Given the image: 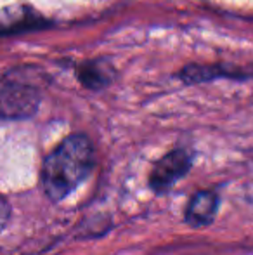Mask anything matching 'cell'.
Listing matches in <instances>:
<instances>
[{
  "label": "cell",
  "instance_id": "6da1fadb",
  "mask_svg": "<svg viewBox=\"0 0 253 255\" xmlns=\"http://www.w3.org/2000/svg\"><path fill=\"white\" fill-rule=\"evenodd\" d=\"M95 165L92 141L85 134L68 135L45 156L42 186L49 200L59 203L90 175Z\"/></svg>",
  "mask_w": 253,
  "mask_h": 255
},
{
  "label": "cell",
  "instance_id": "7a4b0ae2",
  "mask_svg": "<svg viewBox=\"0 0 253 255\" xmlns=\"http://www.w3.org/2000/svg\"><path fill=\"white\" fill-rule=\"evenodd\" d=\"M192 153L186 148H177L162 156L149 174V188L156 195L170 191L182 177L189 174L192 167Z\"/></svg>",
  "mask_w": 253,
  "mask_h": 255
},
{
  "label": "cell",
  "instance_id": "3957f363",
  "mask_svg": "<svg viewBox=\"0 0 253 255\" xmlns=\"http://www.w3.org/2000/svg\"><path fill=\"white\" fill-rule=\"evenodd\" d=\"M40 92L28 84H7L0 89V120H26L38 111Z\"/></svg>",
  "mask_w": 253,
  "mask_h": 255
},
{
  "label": "cell",
  "instance_id": "277c9868",
  "mask_svg": "<svg viewBox=\"0 0 253 255\" xmlns=\"http://www.w3.org/2000/svg\"><path fill=\"white\" fill-rule=\"evenodd\" d=\"M47 24V21L26 5H10L0 9V33H19V31L35 30Z\"/></svg>",
  "mask_w": 253,
  "mask_h": 255
},
{
  "label": "cell",
  "instance_id": "5b68a950",
  "mask_svg": "<svg viewBox=\"0 0 253 255\" xmlns=\"http://www.w3.org/2000/svg\"><path fill=\"white\" fill-rule=\"evenodd\" d=\"M219 210V195L212 189L194 193L186 208V224L191 228H205L212 224Z\"/></svg>",
  "mask_w": 253,
  "mask_h": 255
},
{
  "label": "cell",
  "instance_id": "8992f818",
  "mask_svg": "<svg viewBox=\"0 0 253 255\" xmlns=\"http://www.w3.org/2000/svg\"><path fill=\"white\" fill-rule=\"evenodd\" d=\"M77 77L80 84L92 91H99L102 87H108L115 78V68L106 59H92L85 61L78 66Z\"/></svg>",
  "mask_w": 253,
  "mask_h": 255
},
{
  "label": "cell",
  "instance_id": "52a82bcc",
  "mask_svg": "<svg viewBox=\"0 0 253 255\" xmlns=\"http://www.w3.org/2000/svg\"><path fill=\"white\" fill-rule=\"evenodd\" d=\"M179 78L186 84H201L215 78H247L241 75V70H231L229 66H210V64H191L179 73Z\"/></svg>",
  "mask_w": 253,
  "mask_h": 255
},
{
  "label": "cell",
  "instance_id": "ba28073f",
  "mask_svg": "<svg viewBox=\"0 0 253 255\" xmlns=\"http://www.w3.org/2000/svg\"><path fill=\"white\" fill-rule=\"evenodd\" d=\"M9 221H10V205L2 195H0V233L5 229Z\"/></svg>",
  "mask_w": 253,
  "mask_h": 255
}]
</instances>
